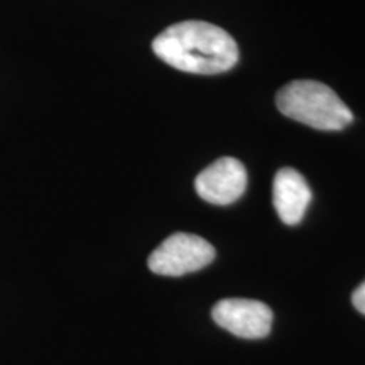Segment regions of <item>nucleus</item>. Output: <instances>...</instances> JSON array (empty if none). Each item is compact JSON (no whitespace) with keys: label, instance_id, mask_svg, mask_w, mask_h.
<instances>
[{"label":"nucleus","instance_id":"nucleus-4","mask_svg":"<svg viewBox=\"0 0 365 365\" xmlns=\"http://www.w3.org/2000/svg\"><path fill=\"white\" fill-rule=\"evenodd\" d=\"M212 318L223 330L240 339H264L272 327V312L267 304L255 299L228 298L213 307Z\"/></svg>","mask_w":365,"mask_h":365},{"label":"nucleus","instance_id":"nucleus-3","mask_svg":"<svg viewBox=\"0 0 365 365\" xmlns=\"http://www.w3.org/2000/svg\"><path fill=\"white\" fill-rule=\"evenodd\" d=\"M215 259L213 245L193 234H173L149 255L148 266L159 276H185L207 267Z\"/></svg>","mask_w":365,"mask_h":365},{"label":"nucleus","instance_id":"nucleus-7","mask_svg":"<svg viewBox=\"0 0 365 365\" xmlns=\"http://www.w3.org/2000/svg\"><path fill=\"white\" fill-rule=\"evenodd\" d=\"M352 303L357 312L365 314V281L360 284L352 294Z\"/></svg>","mask_w":365,"mask_h":365},{"label":"nucleus","instance_id":"nucleus-5","mask_svg":"<svg viewBox=\"0 0 365 365\" xmlns=\"http://www.w3.org/2000/svg\"><path fill=\"white\" fill-rule=\"evenodd\" d=\"M196 193L213 205L237 202L247 188V171L235 158H220L196 176Z\"/></svg>","mask_w":365,"mask_h":365},{"label":"nucleus","instance_id":"nucleus-1","mask_svg":"<svg viewBox=\"0 0 365 365\" xmlns=\"http://www.w3.org/2000/svg\"><path fill=\"white\" fill-rule=\"evenodd\" d=\"M153 51L166 65L195 75H218L239 61L235 39L225 29L205 21H182L154 39Z\"/></svg>","mask_w":365,"mask_h":365},{"label":"nucleus","instance_id":"nucleus-6","mask_svg":"<svg viewBox=\"0 0 365 365\" xmlns=\"http://www.w3.org/2000/svg\"><path fill=\"white\" fill-rule=\"evenodd\" d=\"M313 193L308 181L293 168H282L272 181V203L286 225H298L312 203Z\"/></svg>","mask_w":365,"mask_h":365},{"label":"nucleus","instance_id":"nucleus-2","mask_svg":"<svg viewBox=\"0 0 365 365\" xmlns=\"http://www.w3.org/2000/svg\"><path fill=\"white\" fill-rule=\"evenodd\" d=\"M276 103L286 117L318 130H341L354 120V113L339 95L314 80H296L282 86Z\"/></svg>","mask_w":365,"mask_h":365}]
</instances>
